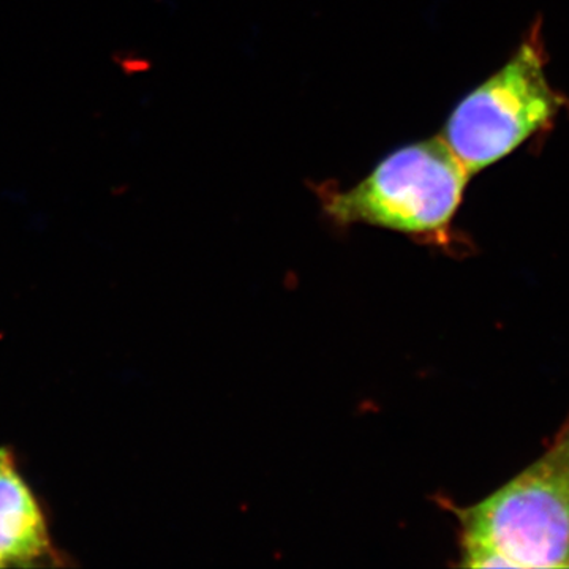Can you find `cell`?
I'll return each mask as SVG.
<instances>
[{"mask_svg": "<svg viewBox=\"0 0 569 569\" xmlns=\"http://www.w3.org/2000/svg\"><path fill=\"white\" fill-rule=\"evenodd\" d=\"M458 515L462 567H569V419L541 458Z\"/></svg>", "mask_w": 569, "mask_h": 569, "instance_id": "cell-1", "label": "cell"}, {"mask_svg": "<svg viewBox=\"0 0 569 569\" xmlns=\"http://www.w3.org/2000/svg\"><path fill=\"white\" fill-rule=\"evenodd\" d=\"M468 179L443 138L413 142L389 153L353 189L328 194L325 211L339 224L438 239L455 219Z\"/></svg>", "mask_w": 569, "mask_h": 569, "instance_id": "cell-2", "label": "cell"}, {"mask_svg": "<svg viewBox=\"0 0 569 569\" xmlns=\"http://www.w3.org/2000/svg\"><path fill=\"white\" fill-rule=\"evenodd\" d=\"M567 100L546 74L539 28L449 116L443 140L473 174L509 156L559 116Z\"/></svg>", "mask_w": 569, "mask_h": 569, "instance_id": "cell-3", "label": "cell"}, {"mask_svg": "<svg viewBox=\"0 0 569 569\" xmlns=\"http://www.w3.org/2000/svg\"><path fill=\"white\" fill-rule=\"evenodd\" d=\"M58 559L47 518L21 477L13 455L0 448V567Z\"/></svg>", "mask_w": 569, "mask_h": 569, "instance_id": "cell-4", "label": "cell"}]
</instances>
